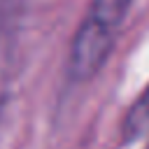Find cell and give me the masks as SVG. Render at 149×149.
I'll return each instance as SVG.
<instances>
[{
    "mask_svg": "<svg viewBox=\"0 0 149 149\" xmlns=\"http://www.w3.org/2000/svg\"><path fill=\"white\" fill-rule=\"evenodd\" d=\"M123 135H126V140H140V137L149 135V86L144 88V93L135 100V105L126 114Z\"/></svg>",
    "mask_w": 149,
    "mask_h": 149,
    "instance_id": "obj_2",
    "label": "cell"
},
{
    "mask_svg": "<svg viewBox=\"0 0 149 149\" xmlns=\"http://www.w3.org/2000/svg\"><path fill=\"white\" fill-rule=\"evenodd\" d=\"M133 0H93L79 30L72 37L68 56V74L74 81H86L105 65L114 49L116 35L126 21Z\"/></svg>",
    "mask_w": 149,
    "mask_h": 149,
    "instance_id": "obj_1",
    "label": "cell"
}]
</instances>
